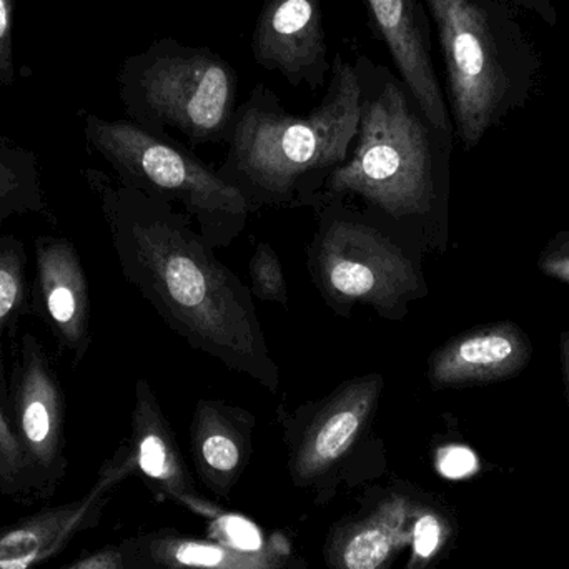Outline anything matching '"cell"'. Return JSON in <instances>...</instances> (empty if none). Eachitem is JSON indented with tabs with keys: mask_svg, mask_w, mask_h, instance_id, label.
I'll return each instance as SVG.
<instances>
[{
	"mask_svg": "<svg viewBox=\"0 0 569 569\" xmlns=\"http://www.w3.org/2000/svg\"><path fill=\"white\" fill-rule=\"evenodd\" d=\"M360 100L355 63L341 53L331 60L323 100L307 116L287 112L279 97L259 83L237 109L217 172L240 190L252 212L315 209L331 173L350 156Z\"/></svg>",
	"mask_w": 569,
	"mask_h": 569,
	"instance_id": "obj_3",
	"label": "cell"
},
{
	"mask_svg": "<svg viewBox=\"0 0 569 569\" xmlns=\"http://www.w3.org/2000/svg\"><path fill=\"white\" fill-rule=\"evenodd\" d=\"M383 390V375L367 373L348 378L327 397L308 401L291 413L282 403L279 413L293 433L301 467L321 470L351 451L370 427Z\"/></svg>",
	"mask_w": 569,
	"mask_h": 569,
	"instance_id": "obj_9",
	"label": "cell"
},
{
	"mask_svg": "<svg viewBox=\"0 0 569 569\" xmlns=\"http://www.w3.org/2000/svg\"><path fill=\"white\" fill-rule=\"evenodd\" d=\"M253 417L243 408L203 398L193 411V438L203 465L216 473H232L242 463Z\"/></svg>",
	"mask_w": 569,
	"mask_h": 569,
	"instance_id": "obj_15",
	"label": "cell"
},
{
	"mask_svg": "<svg viewBox=\"0 0 569 569\" xmlns=\"http://www.w3.org/2000/svg\"><path fill=\"white\" fill-rule=\"evenodd\" d=\"M400 80L431 129L451 142L453 122L431 57L430 20L421 0H363Z\"/></svg>",
	"mask_w": 569,
	"mask_h": 569,
	"instance_id": "obj_11",
	"label": "cell"
},
{
	"mask_svg": "<svg viewBox=\"0 0 569 569\" xmlns=\"http://www.w3.org/2000/svg\"><path fill=\"white\" fill-rule=\"evenodd\" d=\"M83 132L120 183L179 207L213 249L232 246L246 232L253 213L246 197L172 137L93 113L83 119Z\"/></svg>",
	"mask_w": 569,
	"mask_h": 569,
	"instance_id": "obj_6",
	"label": "cell"
},
{
	"mask_svg": "<svg viewBox=\"0 0 569 569\" xmlns=\"http://www.w3.org/2000/svg\"><path fill=\"white\" fill-rule=\"evenodd\" d=\"M46 209L36 156L0 137V226L12 217Z\"/></svg>",
	"mask_w": 569,
	"mask_h": 569,
	"instance_id": "obj_16",
	"label": "cell"
},
{
	"mask_svg": "<svg viewBox=\"0 0 569 569\" xmlns=\"http://www.w3.org/2000/svg\"><path fill=\"white\" fill-rule=\"evenodd\" d=\"M177 561L189 567H219L226 560L222 548L212 545L187 543L177 551Z\"/></svg>",
	"mask_w": 569,
	"mask_h": 569,
	"instance_id": "obj_26",
	"label": "cell"
},
{
	"mask_svg": "<svg viewBox=\"0 0 569 569\" xmlns=\"http://www.w3.org/2000/svg\"><path fill=\"white\" fill-rule=\"evenodd\" d=\"M13 428L33 501L50 500L67 473L66 400L42 343L30 333L22 338Z\"/></svg>",
	"mask_w": 569,
	"mask_h": 569,
	"instance_id": "obj_8",
	"label": "cell"
},
{
	"mask_svg": "<svg viewBox=\"0 0 569 569\" xmlns=\"http://www.w3.org/2000/svg\"><path fill=\"white\" fill-rule=\"evenodd\" d=\"M517 9L527 10V12L535 13L538 19L543 20L550 27L558 23V10L555 7L553 0H510Z\"/></svg>",
	"mask_w": 569,
	"mask_h": 569,
	"instance_id": "obj_28",
	"label": "cell"
},
{
	"mask_svg": "<svg viewBox=\"0 0 569 569\" xmlns=\"http://www.w3.org/2000/svg\"><path fill=\"white\" fill-rule=\"evenodd\" d=\"M116 480L117 468L109 463L96 487L79 500L42 508L0 528V569H40L62 553L77 535L99 520L103 495Z\"/></svg>",
	"mask_w": 569,
	"mask_h": 569,
	"instance_id": "obj_14",
	"label": "cell"
},
{
	"mask_svg": "<svg viewBox=\"0 0 569 569\" xmlns=\"http://www.w3.org/2000/svg\"><path fill=\"white\" fill-rule=\"evenodd\" d=\"M63 569H127V558L117 550H103L80 558Z\"/></svg>",
	"mask_w": 569,
	"mask_h": 569,
	"instance_id": "obj_27",
	"label": "cell"
},
{
	"mask_svg": "<svg viewBox=\"0 0 569 569\" xmlns=\"http://www.w3.org/2000/svg\"><path fill=\"white\" fill-rule=\"evenodd\" d=\"M249 273V288L253 298L287 307L288 300H290L287 279H284L280 257L277 256L276 249L270 243H257L252 259H250Z\"/></svg>",
	"mask_w": 569,
	"mask_h": 569,
	"instance_id": "obj_19",
	"label": "cell"
},
{
	"mask_svg": "<svg viewBox=\"0 0 569 569\" xmlns=\"http://www.w3.org/2000/svg\"><path fill=\"white\" fill-rule=\"evenodd\" d=\"M440 40L451 122L465 149L530 99L540 57L510 0H425Z\"/></svg>",
	"mask_w": 569,
	"mask_h": 569,
	"instance_id": "obj_4",
	"label": "cell"
},
{
	"mask_svg": "<svg viewBox=\"0 0 569 569\" xmlns=\"http://www.w3.org/2000/svg\"><path fill=\"white\" fill-rule=\"evenodd\" d=\"M83 176L127 282L193 350L277 393L280 368L252 291L220 262L189 217L100 170Z\"/></svg>",
	"mask_w": 569,
	"mask_h": 569,
	"instance_id": "obj_1",
	"label": "cell"
},
{
	"mask_svg": "<svg viewBox=\"0 0 569 569\" xmlns=\"http://www.w3.org/2000/svg\"><path fill=\"white\" fill-rule=\"evenodd\" d=\"M117 80L130 120L150 132L170 137L176 130L192 146L229 140L239 109V77L209 47L163 37L130 56Z\"/></svg>",
	"mask_w": 569,
	"mask_h": 569,
	"instance_id": "obj_7",
	"label": "cell"
},
{
	"mask_svg": "<svg viewBox=\"0 0 569 569\" xmlns=\"http://www.w3.org/2000/svg\"><path fill=\"white\" fill-rule=\"evenodd\" d=\"M222 528L230 547L242 551H259L262 548V535L252 521L242 517H227Z\"/></svg>",
	"mask_w": 569,
	"mask_h": 569,
	"instance_id": "obj_23",
	"label": "cell"
},
{
	"mask_svg": "<svg viewBox=\"0 0 569 569\" xmlns=\"http://www.w3.org/2000/svg\"><path fill=\"white\" fill-rule=\"evenodd\" d=\"M478 468V460L473 451L463 447H451L441 453L440 471L451 480L468 477L475 473Z\"/></svg>",
	"mask_w": 569,
	"mask_h": 569,
	"instance_id": "obj_24",
	"label": "cell"
},
{
	"mask_svg": "<svg viewBox=\"0 0 569 569\" xmlns=\"http://www.w3.org/2000/svg\"><path fill=\"white\" fill-rule=\"evenodd\" d=\"M0 495L10 500L33 501L30 490L26 455L12 421L3 413L0 405Z\"/></svg>",
	"mask_w": 569,
	"mask_h": 569,
	"instance_id": "obj_18",
	"label": "cell"
},
{
	"mask_svg": "<svg viewBox=\"0 0 569 569\" xmlns=\"http://www.w3.org/2000/svg\"><path fill=\"white\" fill-rule=\"evenodd\" d=\"M560 360L561 371H563L565 388H567V398L569 405V330H565L560 337Z\"/></svg>",
	"mask_w": 569,
	"mask_h": 569,
	"instance_id": "obj_29",
	"label": "cell"
},
{
	"mask_svg": "<svg viewBox=\"0 0 569 569\" xmlns=\"http://www.w3.org/2000/svg\"><path fill=\"white\" fill-rule=\"evenodd\" d=\"M13 10H16V0H0V86H10L16 80Z\"/></svg>",
	"mask_w": 569,
	"mask_h": 569,
	"instance_id": "obj_22",
	"label": "cell"
},
{
	"mask_svg": "<svg viewBox=\"0 0 569 569\" xmlns=\"http://www.w3.org/2000/svg\"><path fill=\"white\" fill-rule=\"evenodd\" d=\"M391 551V541L378 528L361 531L351 538L345 548L343 561L347 569H377Z\"/></svg>",
	"mask_w": 569,
	"mask_h": 569,
	"instance_id": "obj_20",
	"label": "cell"
},
{
	"mask_svg": "<svg viewBox=\"0 0 569 569\" xmlns=\"http://www.w3.org/2000/svg\"><path fill=\"white\" fill-rule=\"evenodd\" d=\"M538 269L548 279L569 283V232H561L538 257Z\"/></svg>",
	"mask_w": 569,
	"mask_h": 569,
	"instance_id": "obj_21",
	"label": "cell"
},
{
	"mask_svg": "<svg viewBox=\"0 0 569 569\" xmlns=\"http://www.w3.org/2000/svg\"><path fill=\"white\" fill-rule=\"evenodd\" d=\"M317 230L307 246V269L321 300L350 318L361 305L388 321H403L428 295L425 243L398 223L353 202L315 207Z\"/></svg>",
	"mask_w": 569,
	"mask_h": 569,
	"instance_id": "obj_5",
	"label": "cell"
},
{
	"mask_svg": "<svg viewBox=\"0 0 569 569\" xmlns=\"http://www.w3.org/2000/svg\"><path fill=\"white\" fill-rule=\"evenodd\" d=\"M360 120L347 162L325 186L320 203L353 200L398 223L430 250L447 247V156L400 79L358 56Z\"/></svg>",
	"mask_w": 569,
	"mask_h": 569,
	"instance_id": "obj_2",
	"label": "cell"
},
{
	"mask_svg": "<svg viewBox=\"0 0 569 569\" xmlns=\"http://www.w3.org/2000/svg\"><path fill=\"white\" fill-rule=\"evenodd\" d=\"M441 527L440 521L433 515H425L415 525L413 545L415 553L421 558L431 557L440 547Z\"/></svg>",
	"mask_w": 569,
	"mask_h": 569,
	"instance_id": "obj_25",
	"label": "cell"
},
{
	"mask_svg": "<svg viewBox=\"0 0 569 569\" xmlns=\"http://www.w3.org/2000/svg\"><path fill=\"white\" fill-rule=\"evenodd\" d=\"M533 357V343L515 321L471 328L445 341L428 358L433 390H461L498 383L520 375Z\"/></svg>",
	"mask_w": 569,
	"mask_h": 569,
	"instance_id": "obj_12",
	"label": "cell"
},
{
	"mask_svg": "<svg viewBox=\"0 0 569 569\" xmlns=\"http://www.w3.org/2000/svg\"><path fill=\"white\" fill-rule=\"evenodd\" d=\"M37 301L63 348L79 363L89 351L90 293L76 247L59 237L36 240Z\"/></svg>",
	"mask_w": 569,
	"mask_h": 569,
	"instance_id": "obj_13",
	"label": "cell"
},
{
	"mask_svg": "<svg viewBox=\"0 0 569 569\" xmlns=\"http://www.w3.org/2000/svg\"><path fill=\"white\" fill-rule=\"evenodd\" d=\"M27 256L13 237L0 239V393H3L2 337L26 303Z\"/></svg>",
	"mask_w": 569,
	"mask_h": 569,
	"instance_id": "obj_17",
	"label": "cell"
},
{
	"mask_svg": "<svg viewBox=\"0 0 569 569\" xmlns=\"http://www.w3.org/2000/svg\"><path fill=\"white\" fill-rule=\"evenodd\" d=\"M252 56L290 86H325L328 60L321 0H267L252 33Z\"/></svg>",
	"mask_w": 569,
	"mask_h": 569,
	"instance_id": "obj_10",
	"label": "cell"
}]
</instances>
